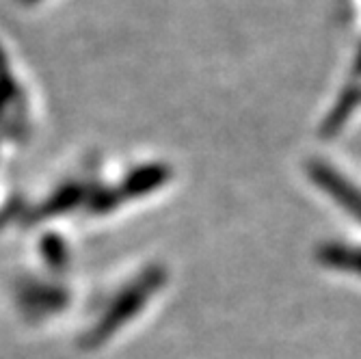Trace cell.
<instances>
[{
	"mask_svg": "<svg viewBox=\"0 0 361 359\" xmlns=\"http://www.w3.org/2000/svg\"><path fill=\"white\" fill-rule=\"evenodd\" d=\"M316 257L324 267L361 277V247L344 243H324L318 247Z\"/></svg>",
	"mask_w": 361,
	"mask_h": 359,
	"instance_id": "cell-2",
	"label": "cell"
},
{
	"mask_svg": "<svg viewBox=\"0 0 361 359\" xmlns=\"http://www.w3.org/2000/svg\"><path fill=\"white\" fill-rule=\"evenodd\" d=\"M310 176L331 200H336V204H340L348 214H353L361 223V190L357 186H353L338 171L322 165V162H312Z\"/></svg>",
	"mask_w": 361,
	"mask_h": 359,
	"instance_id": "cell-1",
	"label": "cell"
}]
</instances>
